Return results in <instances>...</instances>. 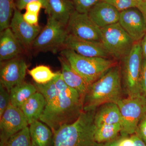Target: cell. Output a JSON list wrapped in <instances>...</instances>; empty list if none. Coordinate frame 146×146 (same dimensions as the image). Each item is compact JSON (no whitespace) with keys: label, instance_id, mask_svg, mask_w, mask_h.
I'll return each instance as SVG.
<instances>
[{"label":"cell","instance_id":"15","mask_svg":"<svg viewBox=\"0 0 146 146\" xmlns=\"http://www.w3.org/2000/svg\"><path fill=\"white\" fill-rule=\"evenodd\" d=\"M87 13L92 21L100 29L117 23L119 19V11L105 1L98 3Z\"/></svg>","mask_w":146,"mask_h":146},{"label":"cell","instance_id":"22","mask_svg":"<svg viewBox=\"0 0 146 146\" xmlns=\"http://www.w3.org/2000/svg\"><path fill=\"white\" fill-rule=\"evenodd\" d=\"M37 91L34 84L23 82L11 89V104L21 108L23 105Z\"/></svg>","mask_w":146,"mask_h":146},{"label":"cell","instance_id":"34","mask_svg":"<svg viewBox=\"0 0 146 146\" xmlns=\"http://www.w3.org/2000/svg\"><path fill=\"white\" fill-rule=\"evenodd\" d=\"M141 86L142 94L146 95V59L144 58L141 70Z\"/></svg>","mask_w":146,"mask_h":146},{"label":"cell","instance_id":"21","mask_svg":"<svg viewBox=\"0 0 146 146\" xmlns=\"http://www.w3.org/2000/svg\"><path fill=\"white\" fill-rule=\"evenodd\" d=\"M31 140L37 146H51L53 143L54 133L48 126L39 120L29 125Z\"/></svg>","mask_w":146,"mask_h":146},{"label":"cell","instance_id":"37","mask_svg":"<svg viewBox=\"0 0 146 146\" xmlns=\"http://www.w3.org/2000/svg\"><path fill=\"white\" fill-rule=\"evenodd\" d=\"M131 136L134 141V146H146V143L136 134H133Z\"/></svg>","mask_w":146,"mask_h":146},{"label":"cell","instance_id":"40","mask_svg":"<svg viewBox=\"0 0 146 146\" xmlns=\"http://www.w3.org/2000/svg\"><path fill=\"white\" fill-rule=\"evenodd\" d=\"M30 146H37L36 145V144H35V143L33 142V141H32L31 140V145Z\"/></svg>","mask_w":146,"mask_h":146},{"label":"cell","instance_id":"17","mask_svg":"<svg viewBox=\"0 0 146 146\" xmlns=\"http://www.w3.org/2000/svg\"><path fill=\"white\" fill-rule=\"evenodd\" d=\"M58 58L64 82L69 87L77 91L84 99L90 84L73 69L65 58L61 56Z\"/></svg>","mask_w":146,"mask_h":146},{"label":"cell","instance_id":"28","mask_svg":"<svg viewBox=\"0 0 146 146\" xmlns=\"http://www.w3.org/2000/svg\"><path fill=\"white\" fill-rule=\"evenodd\" d=\"M119 12L128 9L137 7L138 3L135 0H105Z\"/></svg>","mask_w":146,"mask_h":146},{"label":"cell","instance_id":"3","mask_svg":"<svg viewBox=\"0 0 146 146\" xmlns=\"http://www.w3.org/2000/svg\"><path fill=\"white\" fill-rule=\"evenodd\" d=\"M96 110L83 111L76 121L54 132L53 146H103L95 140Z\"/></svg>","mask_w":146,"mask_h":146},{"label":"cell","instance_id":"39","mask_svg":"<svg viewBox=\"0 0 146 146\" xmlns=\"http://www.w3.org/2000/svg\"><path fill=\"white\" fill-rule=\"evenodd\" d=\"M119 138H116L113 141L105 143L103 146H117Z\"/></svg>","mask_w":146,"mask_h":146},{"label":"cell","instance_id":"24","mask_svg":"<svg viewBox=\"0 0 146 146\" xmlns=\"http://www.w3.org/2000/svg\"><path fill=\"white\" fill-rule=\"evenodd\" d=\"M28 73L35 83L45 84L52 80L58 75L59 72H54L48 66L41 65L28 70Z\"/></svg>","mask_w":146,"mask_h":146},{"label":"cell","instance_id":"4","mask_svg":"<svg viewBox=\"0 0 146 146\" xmlns=\"http://www.w3.org/2000/svg\"><path fill=\"white\" fill-rule=\"evenodd\" d=\"M60 54L68 60L73 69L90 84L117 65L114 59L86 57L68 49H63Z\"/></svg>","mask_w":146,"mask_h":146},{"label":"cell","instance_id":"16","mask_svg":"<svg viewBox=\"0 0 146 146\" xmlns=\"http://www.w3.org/2000/svg\"><path fill=\"white\" fill-rule=\"evenodd\" d=\"M21 43L9 27L1 32L0 61H7L18 57L23 52Z\"/></svg>","mask_w":146,"mask_h":146},{"label":"cell","instance_id":"38","mask_svg":"<svg viewBox=\"0 0 146 146\" xmlns=\"http://www.w3.org/2000/svg\"><path fill=\"white\" fill-rule=\"evenodd\" d=\"M143 57L146 59V33L141 41Z\"/></svg>","mask_w":146,"mask_h":146},{"label":"cell","instance_id":"10","mask_svg":"<svg viewBox=\"0 0 146 146\" xmlns=\"http://www.w3.org/2000/svg\"><path fill=\"white\" fill-rule=\"evenodd\" d=\"M0 118V146L29 125L21 108L11 104Z\"/></svg>","mask_w":146,"mask_h":146},{"label":"cell","instance_id":"29","mask_svg":"<svg viewBox=\"0 0 146 146\" xmlns=\"http://www.w3.org/2000/svg\"><path fill=\"white\" fill-rule=\"evenodd\" d=\"M10 104L9 92L0 84V117Z\"/></svg>","mask_w":146,"mask_h":146},{"label":"cell","instance_id":"25","mask_svg":"<svg viewBox=\"0 0 146 146\" xmlns=\"http://www.w3.org/2000/svg\"><path fill=\"white\" fill-rule=\"evenodd\" d=\"M15 0H0V31L9 27L15 9Z\"/></svg>","mask_w":146,"mask_h":146},{"label":"cell","instance_id":"35","mask_svg":"<svg viewBox=\"0 0 146 146\" xmlns=\"http://www.w3.org/2000/svg\"><path fill=\"white\" fill-rule=\"evenodd\" d=\"M117 146H134V141L131 136L121 137L119 140Z\"/></svg>","mask_w":146,"mask_h":146},{"label":"cell","instance_id":"6","mask_svg":"<svg viewBox=\"0 0 146 146\" xmlns=\"http://www.w3.org/2000/svg\"><path fill=\"white\" fill-rule=\"evenodd\" d=\"M101 42L111 57L121 60L129 54L134 41L119 23L101 29Z\"/></svg>","mask_w":146,"mask_h":146},{"label":"cell","instance_id":"30","mask_svg":"<svg viewBox=\"0 0 146 146\" xmlns=\"http://www.w3.org/2000/svg\"><path fill=\"white\" fill-rule=\"evenodd\" d=\"M135 134L146 143V115H144L138 124Z\"/></svg>","mask_w":146,"mask_h":146},{"label":"cell","instance_id":"18","mask_svg":"<svg viewBox=\"0 0 146 146\" xmlns=\"http://www.w3.org/2000/svg\"><path fill=\"white\" fill-rule=\"evenodd\" d=\"M75 10L72 0H48L45 11L48 16L67 27L71 15Z\"/></svg>","mask_w":146,"mask_h":146},{"label":"cell","instance_id":"26","mask_svg":"<svg viewBox=\"0 0 146 146\" xmlns=\"http://www.w3.org/2000/svg\"><path fill=\"white\" fill-rule=\"evenodd\" d=\"M31 139L28 126L11 136L3 146H30Z\"/></svg>","mask_w":146,"mask_h":146},{"label":"cell","instance_id":"27","mask_svg":"<svg viewBox=\"0 0 146 146\" xmlns=\"http://www.w3.org/2000/svg\"><path fill=\"white\" fill-rule=\"evenodd\" d=\"M76 11L81 13H88L98 3L105 0H72Z\"/></svg>","mask_w":146,"mask_h":146},{"label":"cell","instance_id":"32","mask_svg":"<svg viewBox=\"0 0 146 146\" xmlns=\"http://www.w3.org/2000/svg\"><path fill=\"white\" fill-rule=\"evenodd\" d=\"M24 19L28 23L32 26H38V14L26 11L23 14Z\"/></svg>","mask_w":146,"mask_h":146},{"label":"cell","instance_id":"9","mask_svg":"<svg viewBox=\"0 0 146 146\" xmlns=\"http://www.w3.org/2000/svg\"><path fill=\"white\" fill-rule=\"evenodd\" d=\"M69 34L79 39L101 42V31L91 20L87 13L75 11L69 20L67 27Z\"/></svg>","mask_w":146,"mask_h":146},{"label":"cell","instance_id":"7","mask_svg":"<svg viewBox=\"0 0 146 146\" xmlns=\"http://www.w3.org/2000/svg\"><path fill=\"white\" fill-rule=\"evenodd\" d=\"M122 119L121 137L135 134L141 119L145 115V98L143 94L128 96L118 101Z\"/></svg>","mask_w":146,"mask_h":146},{"label":"cell","instance_id":"36","mask_svg":"<svg viewBox=\"0 0 146 146\" xmlns=\"http://www.w3.org/2000/svg\"><path fill=\"white\" fill-rule=\"evenodd\" d=\"M137 7L141 11L146 23V0H143L138 3Z\"/></svg>","mask_w":146,"mask_h":146},{"label":"cell","instance_id":"42","mask_svg":"<svg viewBox=\"0 0 146 146\" xmlns=\"http://www.w3.org/2000/svg\"><path fill=\"white\" fill-rule=\"evenodd\" d=\"M145 106H146V111H145V115H146V95H145Z\"/></svg>","mask_w":146,"mask_h":146},{"label":"cell","instance_id":"33","mask_svg":"<svg viewBox=\"0 0 146 146\" xmlns=\"http://www.w3.org/2000/svg\"><path fill=\"white\" fill-rule=\"evenodd\" d=\"M42 8H43L42 3L39 1H35L29 3L27 5L25 9H26L27 11L39 14Z\"/></svg>","mask_w":146,"mask_h":146},{"label":"cell","instance_id":"23","mask_svg":"<svg viewBox=\"0 0 146 146\" xmlns=\"http://www.w3.org/2000/svg\"><path fill=\"white\" fill-rule=\"evenodd\" d=\"M122 129L121 124L102 125L96 126L95 138L99 143L104 144L117 138Z\"/></svg>","mask_w":146,"mask_h":146},{"label":"cell","instance_id":"1","mask_svg":"<svg viewBox=\"0 0 146 146\" xmlns=\"http://www.w3.org/2000/svg\"><path fill=\"white\" fill-rule=\"evenodd\" d=\"M54 80L59 88V94L50 103L46 104L39 120L53 133L61 126L74 121L83 111V98L77 91L65 84L61 73Z\"/></svg>","mask_w":146,"mask_h":146},{"label":"cell","instance_id":"19","mask_svg":"<svg viewBox=\"0 0 146 146\" xmlns=\"http://www.w3.org/2000/svg\"><path fill=\"white\" fill-rule=\"evenodd\" d=\"M46 102L44 96L37 91L21 106V109L29 125L39 120L44 110Z\"/></svg>","mask_w":146,"mask_h":146},{"label":"cell","instance_id":"2","mask_svg":"<svg viewBox=\"0 0 146 146\" xmlns=\"http://www.w3.org/2000/svg\"><path fill=\"white\" fill-rule=\"evenodd\" d=\"M122 92L121 67L116 65L90 84L84 97L83 111L96 110L108 103L117 104Z\"/></svg>","mask_w":146,"mask_h":146},{"label":"cell","instance_id":"31","mask_svg":"<svg viewBox=\"0 0 146 146\" xmlns=\"http://www.w3.org/2000/svg\"><path fill=\"white\" fill-rule=\"evenodd\" d=\"M35 1H39L42 3L43 8L45 9V11L48 8V0H15V7L21 11V10L25 8L27 5L29 3Z\"/></svg>","mask_w":146,"mask_h":146},{"label":"cell","instance_id":"8","mask_svg":"<svg viewBox=\"0 0 146 146\" xmlns=\"http://www.w3.org/2000/svg\"><path fill=\"white\" fill-rule=\"evenodd\" d=\"M68 34L67 27L48 16L46 26L34 40L32 46L37 51H56L64 47Z\"/></svg>","mask_w":146,"mask_h":146},{"label":"cell","instance_id":"11","mask_svg":"<svg viewBox=\"0 0 146 146\" xmlns=\"http://www.w3.org/2000/svg\"><path fill=\"white\" fill-rule=\"evenodd\" d=\"M27 68L25 61L20 58L5 61L1 68V84L10 92L13 87L24 81Z\"/></svg>","mask_w":146,"mask_h":146},{"label":"cell","instance_id":"12","mask_svg":"<svg viewBox=\"0 0 146 146\" xmlns=\"http://www.w3.org/2000/svg\"><path fill=\"white\" fill-rule=\"evenodd\" d=\"M119 23L134 42L141 41L146 33V23L137 7L120 12Z\"/></svg>","mask_w":146,"mask_h":146},{"label":"cell","instance_id":"20","mask_svg":"<svg viewBox=\"0 0 146 146\" xmlns=\"http://www.w3.org/2000/svg\"><path fill=\"white\" fill-rule=\"evenodd\" d=\"M96 126L122 123L121 116L117 104L108 103L102 105L96 112L94 117Z\"/></svg>","mask_w":146,"mask_h":146},{"label":"cell","instance_id":"41","mask_svg":"<svg viewBox=\"0 0 146 146\" xmlns=\"http://www.w3.org/2000/svg\"><path fill=\"white\" fill-rule=\"evenodd\" d=\"M135 1H136L137 2L139 3L141 1H143V0H135Z\"/></svg>","mask_w":146,"mask_h":146},{"label":"cell","instance_id":"13","mask_svg":"<svg viewBox=\"0 0 146 146\" xmlns=\"http://www.w3.org/2000/svg\"><path fill=\"white\" fill-rule=\"evenodd\" d=\"M9 28L23 46L28 48L32 46L41 31L39 25L32 26L24 20L21 11L15 7Z\"/></svg>","mask_w":146,"mask_h":146},{"label":"cell","instance_id":"14","mask_svg":"<svg viewBox=\"0 0 146 146\" xmlns=\"http://www.w3.org/2000/svg\"><path fill=\"white\" fill-rule=\"evenodd\" d=\"M64 47L86 57H111L101 42L83 40L71 34H68Z\"/></svg>","mask_w":146,"mask_h":146},{"label":"cell","instance_id":"5","mask_svg":"<svg viewBox=\"0 0 146 146\" xmlns=\"http://www.w3.org/2000/svg\"><path fill=\"white\" fill-rule=\"evenodd\" d=\"M143 59L141 41H139L134 43L130 52L121 60L122 83L128 96L143 94L141 76Z\"/></svg>","mask_w":146,"mask_h":146}]
</instances>
